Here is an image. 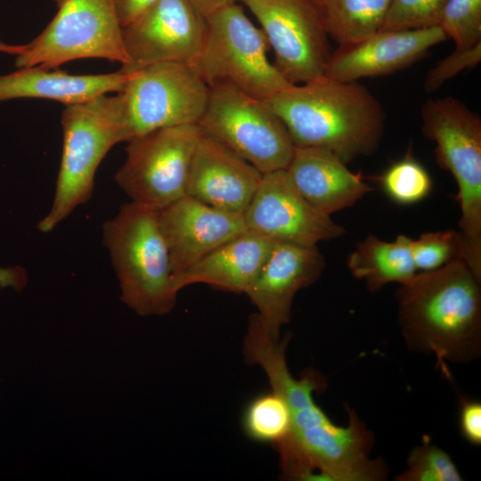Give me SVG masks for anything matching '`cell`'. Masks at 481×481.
<instances>
[{
	"instance_id": "1",
	"label": "cell",
	"mask_w": 481,
	"mask_h": 481,
	"mask_svg": "<svg viewBox=\"0 0 481 481\" xmlns=\"http://www.w3.org/2000/svg\"><path fill=\"white\" fill-rule=\"evenodd\" d=\"M396 291L398 322L407 347L446 363H468L481 352V278L463 258L418 272Z\"/></svg>"
},
{
	"instance_id": "2",
	"label": "cell",
	"mask_w": 481,
	"mask_h": 481,
	"mask_svg": "<svg viewBox=\"0 0 481 481\" xmlns=\"http://www.w3.org/2000/svg\"><path fill=\"white\" fill-rule=\"evenodd\" d=\"M265 101L295 147L328 149L345 163L371 154L384 133L381 104L356 81L322 76L292 85Z\"/></svg>"
},
{
	"instance_id": "3",
	"label": "cell",
	"mask_w": 481,
	"mask_h": 481,
	"mask_svg": "<svg viewBox=\"0 0 481 481\" xmlns=\"http://www.w3.org/2000/svg\"><path fill=\"white\" fill-rule=\"evenodd\" d=\"M120 288V298L142 316L164 315L175 306L170 256L158 220V210L130 201L102 226Z\"/></svg>"
},
{
	"instance_id": "4",
	"label": "cell",
	"mask_w": 481,
	"mask_h": 481,
	"mask_svg": "<svg viewBox=\"0 0 481 481\" xmlns=\"http://www.w3.org/2000/svg\"><path fill=\"white\" fill-rule=\"evenodd\" d=\"M420 116L438 165L457 183L462 258L481 277V118L452 96L428 100Z\"/></svg>"
},
{
	"instance_id": "5",
	"label": "cell",
	"mask_w": 481,
	"mask_h": 481,
	"mask_svg": "<svg viewBox=\"0 0 481 481\" xmlns=\"http://www.w3.org/2000/svg\"><path fill=\"white\" fill-rule=\"evenodd\" d=\"M116 95L68 105L61 113L62 152L55 192L38 230L50 232L92 197L96 171L109 151L123 142Z\"/></svg>"
},
{
	"instance_id": "6",
	"label": "cell",
	"mask_w": 481,
	"mask_h": 481,
	"mask_svg": "<svg viewBox=\"0 0 481 481\" xmlns=\"http://www.w3.org/2000/svg\"><path fill=\"white\" fill-rule=\"evenodd\" d=\"M269 48L261 28L234 4L206 18L203 45L192 65L208 87L228 84L268 100L293 85L268 59Z\"/></svg>"
},
{
	"instance_id": "7",
	"label": "cell",
	"mask_w": 481,
	"mask_h": 481,
	"mask_svg": "<svg viewBox=\"0 0 481 481\" xmlns=\"http://www.w3.org/2000/svg\"><path fill=\"white\" fill-rule=\"evenodd\" d=\"M346 408L349 420L346 426H338L328 417L314 426L290 431L275 447L285 479H386L385 463L370 456L373 435L353 409Z\"/></svg>"
},
{
	"instance_id": "8",
	"label": "cell",
	"mask_w": 481,
	"mask_h": 481,
	"mask_svg": "<svg viewBox=\"0 0 481 481\" xmlns=\"http://www.w3.org/2000/svg\"><path fill=\"white\" fill-rule=\"evenodd\" d=\"M208 93L191 63L157 62L129 72L116 95L123 142L163 127L197 125Z\"/></svg>"
},
{
	"instance_id": "9",
	"label": "cell",
	"mask_w": 481,
	"mask_h": 481,
	"mask_svg": "<svg viewBox=\"0 0 481 481\" xmlns=\"http://www.w3.org/2000/svg\"><path fill=\"white\" fill-rule=\"evenodd\" d=\"M197 126L262 174L286 169L295 149L285 125L265 100L228 84L209 87Z\"/></svg>"
},
{
	"instance_id": "10",
	"label": "cell",
	"mask_w": 481,
	"mask_h": 481,
	"mask_svg": "<svg viewBox=\"0 0 481 481\" xmlns=\"http://www.w3.org/2000/svg\"><path fill=\"white\" fill-rule=\"evenodd\" d=\"M57 12L16 55L19 69H55L66 62L100 58L128 63L114 0H53Z\"/></svg>"
},
{
	"instance_id": "11",
	"label": "cell",
	"mask_w": 481,
	"mask_h": 481,
	"mask_svg": "<svg viewBox=\"0 0 481 481\" xmlns=\"http://www.w3.org/2000/svg\"><path fill=\"white\" fill-rule=\"evenodd\" d=\"M202 132L196 124L167 126L127 142L115 175L131 201L160 210L187 195L194 153Z\"/></svg>"
},
{
	"instance_id": "12",
	"label": "cell",
	"mask_w": 481,
	"mask_h": 481,
	"mask_svg": "<svg viewBox=\"0 0 481 481\" xmlns=\"http://www.w3.org/2000/svg\"><path fill=\"white\" fill-rule=\"evenodd\" d=\"M273 64L291 84H303L324 76L330 55L327 36L312 0H249Z\"/></svg>"
},
{
	"instance_id": "13",
	"label": "cell",
	"mask_w": 481,
	"mask_h": 481,
	"mask_svg": "<svg viewBox=\"0 0 481 481\" xmlns=\"http://www.w3.org/2000/svg\"><path fill=\"white\" fill-rule=\"evenodd\" d=\"M206 18L192 0H157L135 20L122 28L129 73L165 61L193 64L202 48Z\"/></svg>"
},
{
	"instance_id": "14",
	"label": "cell",
	"mask_w": 481,
	"mask_h": 481,
	"mask_svg": "<svg viewBox=\"0 0 481 481\" xmlns=\"http://www.w3.org/2000/svg\"><path fill=\"white\" fill-rule=\"evenodd\" d=\"M243 216L249 231L273 241L316 246L345 234L331 216L316 209L298 192L285 169L263 174Z\"/></svg>"
},
{
	"instance_id": "15",
	"label": "cell",
	"mask_w": 481,
	"mask_h": 481,
	"mask_svg": "<svg viewBox=\"0 0 481 481\" xmlns=\"http://www.w3.org/2000/svg\"><path fill=\"white\" fill-rule=\"evenodd\" d=\"M324 267V257L316 246L274 241L245 292L270 336L281 338V328L290 320L295 295L315 282Z\"/></svg>"
},
{
	"instance_id": "16",
	"label": "cell",
	"mask_w": 481,
	"mask_h": 481,
	"mask_svg": "<svg viewBox=\"0 0 481 481\" xmlns=\"http://www.w3.org/2000/svg\"><path fill=\"white\" fill-rule=\"evenodd\" d=\"M174 278L223 244L248 231L244 216L188 195L158 210Z\"/></svg>"
},
{
	"instance_id": "17",
	"label": "cell",
	"mask_w": 481,
	"mask_h": 481,
	"mask_svg": "<svg viewBox=\"0 0 481 481\" xmlns=\"http://www.w3.org/2000/svg\"><path fill=\"white\" fill-rule=\"evenodd\" d=\"M446 38L438 26L379 30L356 43L339 45L330 53L324 76L356 81L394 73L412 65Z\"/></svg>"
},
{
	"instance_id": "18",
	"label": "cell",
	"mask_w": 481,
	"mask_h": 481,
	"mask_svg": "<svg viewBox=\"0 0 481 481\" xmlns=\"http://www.w3.org/2000/svg\"><path fill=\"white\" fill-rule=\"evenodd\" d=\"M262 177L251 164L202 134L192 163L187 195L217 209L243 215Z\"/></svg>"
},
{
	"instance_id": "19",
	"label": "cell",
	"mask_w": 481,
	"mask_h": 481,
	"mask_svg": "<svg viewBox=\"0 0 481 481\" xmlns=\"http://www.w3.org/2000/svg\"><path fill=\"white\" fill-rule=\"evenodd\" d=\"M335 152L295 147L285 171L298 192L316 209L331 216L372 191Z\"/></svg>"
},
{
	"instance_id": "20",
	"label": "cell",
	"mask_w": 481,
	"mask_h": 481,
	"mask_svg": "<svg viewBox=\"0 0 481 481\" xmlns=\"http://www.w3.org/2000/svg\"><path fill=\"white\" fill-rule=\"evenodd\" d=\"M273 243L248 230L176 275L175 288L179 292L190 285L207 284L224 291L245 294Z\"/></svg>"
},
{
	"instance_id": "21",
	"label": "cell",
	"mask_w": 481,
	"mask_h": 481,
	"mask_svg": "<svg viewBox=\"0 0 481 481\" xmlns=\"http://www.w3.org/2000/svg\"><path fill=\"white\" fill-rule=\"evenodd\" d=\"M39 66L0 76V102L20 98L57 101L65 106L121 90L129 77L122 70L106 74L73 75Z\"/></svg>"
},
{
	"instance_id": "22",
	"label": "cell",
	"mask_w": 481,
	"mask_h": 481,
	"mask_svg": "<svg viewBox=\"0 0 481 481\" xmlns=\"http://www.w3.org/2000/svg\"><path fill=\"white\" fill-rule=\"evenodd\" d=\"M412 240L399 234L387 241L370 233L348 256V270L355 278L363 281L371 292L391 282L404 283L418 273L412 256Z\"/></svg>"
},
{
	"instance_id": "23",
	"label": "cell",
	"mask_w": 481,
	"mask_h": 481,
	"mask_svg": "<svg viewBox=\"0 0 481 481\" xmlns=\"http://www.w3.org/2000/svg\"><path fill=\"white\" fill-rule=\"evenodd\" d=\"M327 36L339 45L380 30L392 0H312Z\"/></svg>"
},
{
	"instance_id": "24",
	"label": "cell",
	"mask_w": 481,
	"mask_h": 481,
	"mask_svg": "<svg viewBox=\"0 0 481 481\" xmlns=\"http://www.w3.org/2000/svg\"><path fill=\"white\" fill-rule=\"evenodd\" d=\"M240 425L249 439L275 447L289 434L290 410L285 400L271 389L257 394L247 403Z\"/></svg>"
},
{
	"instance_id": "25",
	"label": "cell",
	"mask_w": 481,
	"mask_h": 481,
	"mask_svg": "<svg viewBox=\"0 0 481 481\" xmlns=\"http://www.w3.org/2000/svg\"><path fill=\"white\" fill-rule=\"evenodd\" d=\"M380 183L386 195L400 205L420 202L432 187L428 172L410 154L391 164L381 175Z\"/></svg>"
},
{
	"instance_id": "26",
	"label": "cell",
	"mask_w": 481,
	"mask_h": 481,
	"mask_svg": "<svg viewBox=\"0 0 481 481\" xmlns=\"http://www.w3.org/2000/svg\"><path fill=\"white\" fill-rule=\"evenodd\" d=\"M457 466L449 453L425 436L421 444L415 446L406 460V469L397 481H461Z\"/></svg>"
},
{
	"instance_id": "27",
	"label": "cell",
	"mask_w": 481,
	"mask_h": 481,
	"mask_svg": "<svg viewBox=\"0 0 481 481\" xmlns=\"http://www.w3.org/2000/svg\"><path fill=\"white\" fill-rule=\"evenodd\" d=\"M438 27L455 48L467 49L481 43V0H448Z\"/></svg>"
},
{
	"instance_id": "28",
	"label": "cell",
	"mask_w": 481,
	"mask_h": 481,
	"mask_svg": "<svg viewBox=\"0 0 481 481\" xmlns=\"http://www.w3.org/2000/svg\"><path fill=\"white\" fill-rule=\"evenodd\" d=\"M411 249L417 271H432L462 258V238L452 229L428 232L412 240Z\"/></svg>"
},
{
	"instance_id": "29",
	"label": "cell",
	"mask_w": 481,
	"mask_h": 481,
	"mask_svg": "<svg viewBox=\"0 0 481 481\" xmlns=\"http://www.w3.org/2000/svg\"><path fill=\"white\" fill-rule=\"evenodd\" d=\"M448 0H392L380 30L426 29L438 26Z\"/></svg>"
},
{
	"instance_id": "30",
	"label": "cell",
	"mask_w": 481,
	"mask_h": 481,
	"mask_svg": "<svg viewBox=\"0 0 481 481\" xmlns=\"http://www.w3.org/2000/svg\"><path fill=\"white\" fill-rule=\"evenodd\" d=\"M481 61V43L471 48L455 50L441 60L427 74L424 88L435 92L448 79L461 71L476 67Z\"/></svg>"
},
{
	"instance_id": "31",
	"label": "cell",
	"mask_w": 481,
	"mask_h": 481,
	"mask_svg": "<svg viewBox=\"0 0 481 481\" xmlns=\"http://www.w3.org/2000/svg\"><path fill=\"white\" fill-rule=\"evenodd\" d=\"M459 427L463 438L471 444H481V404L477 400L461 399Z\"/></svg>"
},
{
	"instance_id": "32",
	"label": "cell",
	"mask_w": 481,
	"mask_h": 481,
	"mask_svg": "<svg viewBox=\"0 0 481 481\" xmlns=\"http://www.w3.org/2000/svg\"><path fill=\"white\" fill-rule=\"evenodd\" d=\"M156 1L157 0H114L121 27L123 28L135 20Z\"/></svg>"
},
{
	"instance_id": "33",
	"label": "cell",
	"mask_w": 481,
	"mask_h": 481,
	"mask_svg": "<svg viewBox=\"0 0 481 481\" xmlns=\"http://www.w3.org/2000/svg\"><path fill=\"white\" fill-rule=\"evenodd\" d=\"M26 273L20 267H0V288L12 287L21 290L26 284Z\"/></svg>"
},
{
	"instance_id": "34",
	"label": "cell",
	"mask_w": 481,
	"mask_h": 481,
	"mask_svg": "<svg viewBox=\"0 0 481 481\" xmlns=\"http://www.w3.org/2000/svg\"><path fill=\"white\" fill-rule=\"evenodd\" d=\"M249 0H192L197 10L205 17L229 5L242 2L246 4Z\"/></svg>"
},
{
	"instance_id": "35",
	"label": "cell",
	"mask_w": 481,
	"mask_h": 481,
	"mask_svg": "<svg viewBox=\"0 0 481 481\" xmlns=\"http://www.w3.org/2000/svg\"><path fill=\"white\" fill-rule=\"evenodd\" d=\"M26 45H10L0 41V52L18 55L25 49Z\"/></svg>"
}]
</instances>
